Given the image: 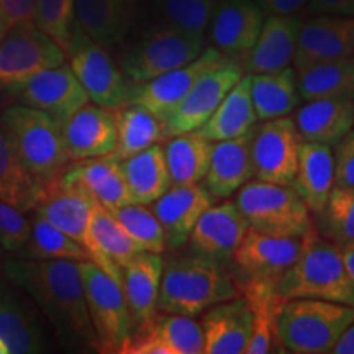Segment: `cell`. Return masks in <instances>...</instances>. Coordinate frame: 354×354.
<instances>
[{
  "instance_id": "cell-1",
  "label": "cell",
  "mask_w": 354,
  "mask_h": 354,
  "mask_svg": "<svg viewBox=\"0 0 354 354\" xmlns=\"http://www.w3.org/2000/svg\"><path fill=\"white\" fill-rule=\"evenodd\" d=\"M3 274L33 300L63 346L99 351L87 310L81 261L13 258L6 261Z\"/></svg>"
},
{
  "instance_id": "cell-2",
  "label": "cell",
  "mask_w": 354,
  "mask_h": 354,
  "mask_svg": "<svg viewBox=\"0 0 354 354\" xmlns=\"http://www.w3.org/2000/svg\"><path fill=\"white\" fill-rule=\"evenodd\" d=\"M236 295L233 279L218 261L196 253L165 263L156 308L162 313L197 317L212 305Z\"/></svg>"
},
{
  "instance_id": "cell-3",
  "label": "cell",
  "mask_w": 354,
  "mask_h": 354,
  "mask_svg": "<svg viewBox=\"0 0 354 354\" xmlns=\"http://www.w3.org/2000/svg\"><path fill=\"white\" fill-rule=\"evenodd\" d=\"M276 287L284 300L322 299L354 307V287L344 269L342 250L318 236L315 230L302 238L299 258L279 277Z\"/></svg>"
},
{
  "instance_id": "cell-4",
  "label": "cell",
  "mask_w": 354,
  "mask_h": 354,
  "mask_svg": "<svg viewBox=\"0 0 354 354\" xmlns=\"http://www.w3.org/2000/svg\"><path fill=\"white\" fill-rule=\"evenodd\" d=\"M0 122L30 174L44 189L55 184L69 162L59 123L51 115L21 104L3 109Z\"/></svg>"
},
{
  "instance_id": "cell-5",
  "label": "cell",
  "mask_w": 354,
  "mask_h": 354,
  "mask_svg": "<svg viewBox=\"0 0 354 354\" xmlns=\"http://www.w3.org/2000/svg\"><path fill=\"white\" fill-rule=\"evenodd\" d=\"M351 323L353 305L322 299H290L279 313V343L287 353L326 354Z\"/></svg>"
},
{
  "instance_id": "cell-6",
  "label": "cell",
  "mask_w": 354,
  "mask_h": 354,
  "mask_svg": "<svg viewBox=\"0 0 354 354\" xmlns=\"http://www.w3.org/2000/svg\"><path fill=\"white\" fill-rule=\"evenodd\" d=\"M236 207L256 232L282 238H302L313 232V220L292 185L263 183L245 184L236 197Z\"/></svg>"
},
{
  "instance_id": "cell-7",
  "label": "cell",
  "mask_w": 354,
  "mask_h": 354,
  "mask_svg": "<svg viewBox=\"0 0 354 354\" xmlns=\"http://www.w3.org/2000/svg\"><path fill=\"white\" fill-rule=\"evenodd\" d=\"M203 50L205 35L153 25L123 51L120 69L131 82L141 84L190 63Z\"/></svg>"
},
{
  "instance_id": "cell-8",
  "label": "cell",
  "mask_w": 354,
  "mask_h": 354,
  "mask_svg": "<svg viewBox=\"0 0 354 354\" xmlns=\"http://www.w3.org/2000/svg\"><path fill=\"white\" fill-rule=\"evenodd\" d=\"M66 56L69 57V68L92 104L109 110H118L131 104L135 82L123 74L109 50L92 41L77 26H74Z\"/></svg>"
},
{
  "instance_id": "cell-9",
  "label": "cell",
  "mask_w": 354,
  "mask_h": 354,
  "mask_svg": "<svg viewBox=\"0 0 354 354\" xmlns=\"http://www.w3.org/2000/svg\"><path fill=\"white\" fill-rule=\"evenodd\" d=\"M81 274L99 353H120L133 335V322L122 282L92 261H81Z\"/></svg>"
},
{
  "instance_id": "cell-10",
  "label": "cell",
  "mask_w": 354,
  "mask_h": 354,
  "mask_svg": "<svg viewBox=\"0 0 354 354\" xmlns=\"http://www.w3.org/2000/svg\"><path fill=\"white\" fill-rule=\"evenodd\" d=\"M66 53L35 21L8 28L0 39V91H13L44 69L61 66Z\"/></svg>"
},
{
  "instance_id": "cell-11",
  "label": "cell",
  "mask_w": 354,
  "mask_h": 354,
  "mask_svg": "<svg viewBox=\"0 0 354 354\" xmlns=\"http://www.w3.org/2000/svg\"><path fill=\"white\" fill-rule=\"evenodd\" d=\"M300 136L295 122L286 117L263 120L250 140L251 165L258 180L290 185L297 171Z\"/></svg>"
},
{
  "instance_id": "cell-12",
  "label": "cell",
  "mask_w": 354,
  "mask_h": 354,
  "mask_svg": "<svg viewBox=\"0 0 354 354\" xmlns=\"http://www.w3.org/2000/svg\"><path fill=\"white\" fill-rule=\"evenodd\" d=\"M227 61H230L228 57L221 55L216 48H205L202 55L190 63L161 74L151 81L135 84L131 104L141 105L165 123L198 79Z\"/></svg>"
},
{
  "instance_id": "cell-13",
  "label": "cell",
  "mask_w": 354,
  "mask_h": 354,
  "mask_svg": "<svg viewBox=\"0 0 354 354\" xmlns=\"http://www.w3.org/2000/svg\"><path fill=\"white\" fill-rule=\"evenodd\" d=\"M10 94L17 99V104L41 110L59 125L91 102L76 74L64 63L35 74L10 91Z\"/></svg>"
},
{
  "instance_id": "cell-14",
  "label": "cell",
  "mask_w": 354,
  "mask_h": 354,
  "mask_svg": "<svg viewBox=\"0 0 354 354\" xmlns=\"http://www.w3.org/2000/svg\"><path fill=\"white\" fill-rule=\"evenodd\" d=\"M243 68L236 61H227L218 68L209 71L198 79L196 86L184 97V100L174 109L165 125V136L183 135L196 131L212 117L230 88L240 81Z\"/></svg>"
},
{
  "instance_id": "cell-15",
  "label": "cell",
  "mask_w": 354,
  "mask_h": 354,
  "mask_svg": "<svg viewBox=\"0 0 354 354\" xmlns=\"http://www.w3.org/2000/svg\"><path fill=\"white\" fill-rule=\"evenodd\" d=\"M354 56L353 17L315 13L300 25L295 44L294 68L297 73L310 66Z\"/></svg>"
},
{
  "instance_id": "cell-16",
  "label": "cell",
  "mask_w": 354,
  "mask_h": 354,
  "mask_svg": "<svg viewBox=\"0 0 354 354\" xmlns=\"http://www.w3.org/2000/svg\"><path fill=\"white\" fill-rule=\"evenodd\" d=\"M0 338L10 354L46 353L50 348L37 305L12 282L0 284Z\"/></svg>"
},
{
  "instance_id": "cell-17",
  "label": "cell",
  "mask_w": 354,
  "mask_h": 354,
  "mask_svg": "<svg viewBox=\"0 0 354 354\" xmlns=\"http://www.w3.org/2000/svg\"><path fill=\"white\" fill-rule=\"evenodd\" d=\"M264 24V12L254 0H218L209 30L210 39L221 55L243 61L254 46Z\"/></svg>"
},
{
  "instance_id": "cell-18",
  "label": "cell",
  "mask_w": 354,
  "mask_h": 354,
  "mask_svg": "<svg viewBox=\"0 0 354 354\" xmlns=\"http://www.w3.org/2000/svg\"><path fill=\"white\" fill-rule=\"evenodd\" d=\"M69 161L112 154L117 146L113 110L86 104L61 125Z\"/></svg>"
},
{
  "instance_id": "cell-19",
  "label": "cell",
  "mask_w": 354,
  "mask_h": 354,
  "mask_svg": "<svg viewBox=\"0 0 354 354\" xmlns=\"http://www.w3.org/2000/svg\"><path fill=\"white\" fill-rule=\"evenodd\" d=\"M153 212L165 230L166 248L177 250L189 243L190 233L214 198L201 184L171 185L158 201Z\"/></svg>"
},
{
  "instance_id": "cell-20",
  "label": "cell",
  "mask_w": 354,
  "mask_h": 354,
  "mask_svg": "<svg viewBox=\"0 0 354 354\" xmlns=\"http://www.w3.org/2000/svg\"><path fill=\"white\" fill-rule=\"evenodd\" d=\"M302 238L271 236L248 228L233 259L246 277L277 282L299 258Z\"/></svg>"
},
{
  "instance_id": "cell-21",
  "label": "cell",
  "mask_w": 354,
  "mask_h": 354,
  "mask_svg": "<svg viewBox=\"0 0 354 354\" xmlns=\"http://www.w3.org/2000/svg\"><path fill=\"white\" fill-rule=\"evenodd\" d=\"M248 228V221L234 202L210 205L194 227L189 243L194 253L221 263L233 258Z\"/></svg>"
},
{
  "instance_id": "cell-22",
  "label": "cell",
  "mask_w": 354,
  "mask_h": 354,
  "mask_svg": "<svg viewBox=\"0 0 354 354\" xmlns=\"http://www.w3.org/2000/svg\"><path fill=\"white\" fill-rule=\"evenodd\" d=\"M203 353L243 354L251 338V310L246 299L233 297L212 305L202 313Z\"/></svg>"
},
{
  "instance_id": "cell-23",
  "label": "cell",
  "mask_w": 354,
  "mask_h": 354,
  "mask_svg": "<svg viewBox=\"0 0 354 354\" xmlns=\"http://www.w3.org/2000/svg\"><path fill=\"white\" fill-rule=\"evenodd\" d=\"M61 184L81 189L97 205L113 210L131 203L120 161L112 154L74 161L61 174Z\"/></svg>"
},
{
  "instance_id": "cell-24",
  "label": "cell",
  "mask_w": 354,
  "mask_h": 354,
  "mask_svg": "<svg viewBox=\"0 0 354 354\" xmlns=\"http://www.w3.org/2000/svg\"><path fill=\"white\" fill-rule=\"evenodd\" d=\"M84 248L91 256L92 263L118 282H122L123 266L141 253L120 221L115 218L112 210L102 205L95 207Z\"/></svg>"
},
{
  "instance_id": "cell-25",
  "label": "cell",
  "mask_w": 354,
  "mask_h": 354,
  "mask_svg": "<svg viewBox=\"0 0 354 354\" xmlns=\"http://www.w3.org/2000/svg\"><path fill=\"white\" fill-rule=\"evenodd\" d=\"M135 19V0H74V26L105 50L125 41Z\"/></svg>"
},
{
  "instance_id": "cell-26",
  "label": "cell",
  "mask_w": 354,
  "mask_h": 354,
  "mask_svg": "<svg viewBox=\"0 0 354 354\" xmlns=\"http://www.w3.org/2000/svg\"><path fill=\"white\" fill-rule=\"evenodd\" d=\"M165 261L161 254L141 251L122 268V287L133 330L148 325L158 313V295Z\"/></svg>"
},
{
  "instance_id": "cell-27",
  "label": "cell",
  "mask_w": 354,
  "mask_h": 354,
  "mask_svg": "<svg viewBox=\"0 0 354 354\" xmlns=\"http://www.w3.org/2000/svg\"><path fill=\"white\" fill-rule=\"evenodd\" d=\"M300 25L295 15L268 17L254 46L243 59V69L248 74H263L287 68L294 59Z\"/></svg>"
},
{
  "instance_id": "cell-28",
  "label": "cell",
  "mask_w": 354,
  "mask_h": 354,
  "mask_svg": "<svg viewBox=\"0 0 354 354\" xmlns=\"http://www.w3.org/2000/svg\"><path fill=\"white\" fill-rule=\"evenodd\" d=\"M290 185L312 214H320L335 187L333 146L300 141L297 171Z\"/></svg>"
},
{
  "instance_id": "cell-29",
  "label": "cell",
  "mask_w": 354,
  "mask_h": 354,
  "mask_svg": "<svg viewBox=\"0 0 354 354\" xmlns=\"http://www.w3.org/2000/svg\"><path fill=\"white\" fill-rule=\"evenodd\" d=\"M300 141L335 146L354 128V100H307L295 117Z\"/></svg>"
},
{
  "instance_id": "cell-30",
  "label": "cell",
  "mask_w": 354,
  "mask_h": 354,
  "mask_svg": "<svg viewBox=\"0 0 354 354\" xmlns=\"http://www.w3.org/2000/svg\"><path fill=\"white\" fill-rule=\"evenodd\" d=\"M250 140L251 133L234 140L215 141L212 146L209 169L203 177L212 198L230 197L253 176Z\"/></svg>"
},
{
  "instance_id": "cell-31",
  "label": "cell",
  "mask_w": 354,
  "mask_h": 354,
  "mask_svg": "<svg viewBox=\"0 0 354 354\" xmlns=\"http://www.w3.org/2000/svg\"><path fill=\"white\" fill-rule=\"evenodd\" d=\"M95 207L97 203L81 189L56 180L46 187L35 212L84 246Z\"/></svg>"
},
{
  "instance_id": "cell-32",
  "label": "cell",
  "mask_w": 354,
  "mask_h": 354,
  "mask_svg": "<svg viewBox=\"0 0 354 354\" xmlns=\"http://www.w3.org/2000/svg\"><path fill=\"white\" fill-rule=\"evenodd\" d=\"M243 297L246 299L251 310V338L248 343L246 354L271 353L279 343L277 320L286 300L279 295L276 282L268 279L248 277L241 284Z\"/></svg>"
},
{
  "instance_id": "cell-33",
  "label": "cell",
  "mask_w": 354,
  "mask_h": 354,
  "mask_svg": "<svg viewBox=\"0 0 354 354\" xmlns=\"http://www.w3.org/2000/svg\"><path fill=\"white\" fill-rule=\"evenodd\" d=\"M250 86V74L241 76L240 81L234 84L228 94L223 97V100L220 102L209 120L196 131L210 140L212 143L250 135L258 122Z\"/></svg>"
},
{
  "instance_id": "cell-34",
  "label": "cell",
  "mask_w": 354,
  "mask_h": 354,
  "mask_svg": "<svg viewBox=\"0 0 354 354\" xmlns=\"http://www.w3.org/2000/svg\"><path fill=\"white\" fill-rule=\"evenodd\" d=\"M131 203L149 205L171 187L165 148L153 145L120 161Z\"/></svg>"
},
{
  "instance_id": "cell-35",
  "label": "cell",
  "mask_w": 354,
  "mask_h": 354,
  "mask_svg": "<svg viewBox=\"0 0 354 354\" xmlns=\"http://www.w3.org/2000/svg\"><path fill=\"white\" fill-rule=\"evenodd\" d=\"M46 189L30 174L0 122V201L21 212H32L43 201Z\"/></svg>"
},
{
  "instance_id": "cell-36",
  "label": "cell",
  "mask_w": 354,
  "mask_h": 354,
  "mask_svg": "<svg viewBox=\"0 0 354 354\" xmlns=\"http://www.w3.org/2000/svg\"><path fill=\"white\" fill-rule=\"evenodd\" d=\"M251 99L258 120H271L289 115L297 107L300 94L297 87V71L290 66L274 73L250 74Z\"/></svg>"
},
{
  "instance_id": "cell-37",
  "label": "cell",
  "mask_w": 354,
  "mask_h": 354,
  "mask_svg": "<svg viewBox=\"0 0 354 354\" xmlns=\"http://www.w3.org/2000/svg\"><path fill=\"white\" fill-rule=\"evenodd\" d=\"M117 125V146L112 156L117 161L143 151L165 138V125L138 104H128L113 110Z\"/></svg>"
},
{
  "instance_id": "cell-38",
  "label": "cell",
  "mask_w": 354,
  "mask_h": 354,
  "mask_svg": "<svg viewBox=\"0 0 354 354\" xmlns=\"http://www.w3.org/2000/svg\"><path fill=\"white\" fill-rule=\"evenodd\" d=\"M171 138L165 148V156L172 185L201 183L209 169L214 143L197 131Z\"/></svg>"
},
{
  "instance_id": "cell-39",
  "label": "cell",
  "mask_w": 354,
  "mask_h": 354,
  "mask_svg": "<svg viewBox=\"0 0 354 354\" xmlns=\"http://www.w3.org/2000/svg\"><path fill=\"white\" fill-rule=\"evenodd\" d=\"M300 99L354 100V56L310 66L297 73Z\"/></svg>"
},
{
  "instance_id": "cell-40",
  "label": "cell",
  "mask_w": 354,
  "mask_h": 354,
  "mask_svg": "<svg viewBox=\"0 0 354 354\" xmlns=\"http://www.w3.org/2000/svg\"><path fill=\"white\" fill-rule=\"evenodd\" d=\"M17 258L91 261V256L81 243L73 240L69 234L61 232L37 212L32 218L30 240Z\"/></svg>"
},
{
  "instance_id": "cell-41",
  "label": "cell",
  "mask_w": 354,
  "mask_h": 354,
  "mask_svg": "<svg viewBox=\"0 0 354 354\" xmlns=\"http://www.w3.org/2000/svg\"><path fill=\"white\" fill-rule=\"evenodd\" d=\"M143 328L151 331L154 338L166 348L167 354L203 353V331L194 317L159 312Z\"/></svg>"
},
{
  "instance_id": "cell-42",
  "label": "cell",
  "mask_w": 354,
  "mask_h": 354,
  "mask_svg": "<svg viewBox=\"0 0 354 354\" xmlns=\"http://www.w3.org/2000/svg\"><path fill=\"white\" fill-rule=\"evenodd\" d=\"M218 0H149L154 25L205 35Z\"/></svg>"
},
{
  "instance_id": "cell-43",
  "label": "cell",
  "mask_w": 354,
  "mask_h": 354,
  "mask_svg": "<svg viewBox=\"0 0 354 354\" xmlns=\"http://www.w3.org/2000/svg\"><path fill=\"white\" fill-rule=\"evenodd\" d=\"M112 214L120 221L131 240L136 243L140 251L161 254L166 250L165 230L154 212L148 207L141 203H127V205L113 209Z\"/></svg>"
},
{
  "instance_id": "cell-44",
  "label": "cell",
  "mask_w": 354,
  "mask_h": 354,
  "mask_svg": "<svg viewBox=\"0 0 354 354\" xmlns=\"http://www.w3.org/2000/svg\"><path fill=\"white\" fill-rule=\"evenodd\" d=\"M318 216L326 240L338 246L354 241V189L335 185Z\"/></svg>"
},
{
  "instance_id": "cell-45",
  "label": "cell",
  "mask_w": 354,
  "mask_h": 354,
  "mask_svg": "<svg viewBox=\"0 0 354 354\" xmlns=\"http://www.w3.org/2000/svg\"><path fill=\"white\" fill-rule=\"evenodd\" d=\"M33 21L66 53L74 32V0H37Z\"/></svg>"
},
{
  "instance_id": "cell-46",
  "label": "cell",
  "mask_w": 354,
  "mask_h": 354,
  "mask_svg": "<svg viewBox=\"0 0 354 354\" xmlns=\"http://www.w3.org/2000/svg\"><path fill=\"white\" fill-rule=\"evenodd\" d=\"M32 233V220L25 212L0 201V248L8 253H20Z\"/></svg>"
},
{
  "instance_id": "cell-47",
  "label": "cell",
  "mask_w": 354,
  "mask_h": 354,
  "mask_svg": "<svg viewBox=\"0 0 354 354\" xmlns=\"http://www.w3.org/2000/svg\"><path fill=\"white\" fill-rule=\"evenodd\" d=\"M335 185L354 189V130L335 145Z\"/></svg>"
},
{
  "instance_id": "cell-48",
  "label": "cell",
  "mask_w": 354,
  "mask_h": 354,
  "mask_svg": "<svg viewBox=\"0 0 354 354\" xmlns=\"http://www.w3.org/2000/svg\"><path fill=\"white\" fill-rule=\"evenodd\" d=\"M37 0H0V13L6 20L7 30L12 26L33 21Z\"/></svg>"
},
{
  "instance_id": "cell-49",
  "label": "cell",
  "mask_w": 354,
  "mask_h": 354,
  "mask_svg": "<svg viewBox=\"0 0 354 354\" xmlns=\"http://www.w3.org/2000/svg\"><path fill=\"white\" fill-rule=\"evenodd\" d=\"M307 6L310 13H330L354 19V0H308Z\"/></svg>"
},
{
  "instance_id": "cell-50",
  "label": "cell",
  "mask_w": 354,
  "mask_h": 354,
  "mask_svg": "<svg viewBox=\"0 0 354 354\" xmlns=\"http://www.w3.org/2000/svg\"><path fill=\"white\" fill-rule=\"evenodd\" d=\"M264 15H295L307 6L308 0H254Z\"/></svg>"
},
{
  "instance_id": "cell-51",
  "label": "cell",
  "mask_w": 354,
  "mask_h": 354,
  "mask_svg": "<svg viewBox=\"0 0 354 354\" xmlns=\"http://www.w3.org/2000/svg\"><path fill=\"white\" fill-rule=\"evenodd\" d=\"M333 354H354V323L344 330V333L339 336L335 348L331 349Z\"/></svg>"
},
{
  "instance_id": "cell-52",
  "label": "cell",
  "mask_w": 354,
  "mask_h": 354,
  "mask_svg": "<svg viewBox=\"0 0 354 354\" xmlns=\"http://www.w3.org/2000/svg\"><path fill=\"white\" fill-rule=\"evenodd\" d=\"M339 250H342L344 269H346L349 281H351V284L354 287V241H349L346 245L339 246Z\"/></svg>"
},
{
  "instance_id": "cell-53",
  "label": "cell",
  "mask_w": 354,
  "mask_h": 354,
  "mask_svg": "<svg viewBox=\"0 0 354 354\" xmlns=\"http://www.w3.org/2000/svg\"><path fill=\"white\" fill-rule=\"evenodd\" d=\"M7 32V25H6V20H3L2 13H0V39L3 38V35Z\"/></svg>"
},
{
  "instance_id": "cell-54",
  "label": "cell",
  "mask_w": 354,
  "mask_h": 354,
  "mask_svg": "<svg viewBox=\"0 0 354 354\" xmlns=\"http://www.w3.org/2000/svg\"><path fill=\"white\" fill-rule=\"evenodd\" d=\"M0 354H10V349H8L7 343L0 338Z\"/></svg>"
},
{
  "instance_id": "cell-55",
  "label": "cell",
  "mask_w": 354,
  "mask_h": 354,
  "mask_svg": "<svg viewBox=\"0 0 354 354\" xmlns=\"http://www.w3.org/2000/svg\"><path fill=\"white\" fill-rule=\"evenodd\" d=\"M0 271H2V268H0Z\"/></svg>"
},
{
  "instance_id": "cell-56",
  "label": "cell",
  "mask_w": 354,
  "mask_h": 354,
  "mask_svg": "<svg viewBox=\"0 0 354 354\" xmlns=\"http://www.w3.org/2000/svg\"><path fill=\"white\" fill-rule=\"evenodd\" d=\"M353 130H354V128H353Z\"/></svg>"
}]
</instances>
